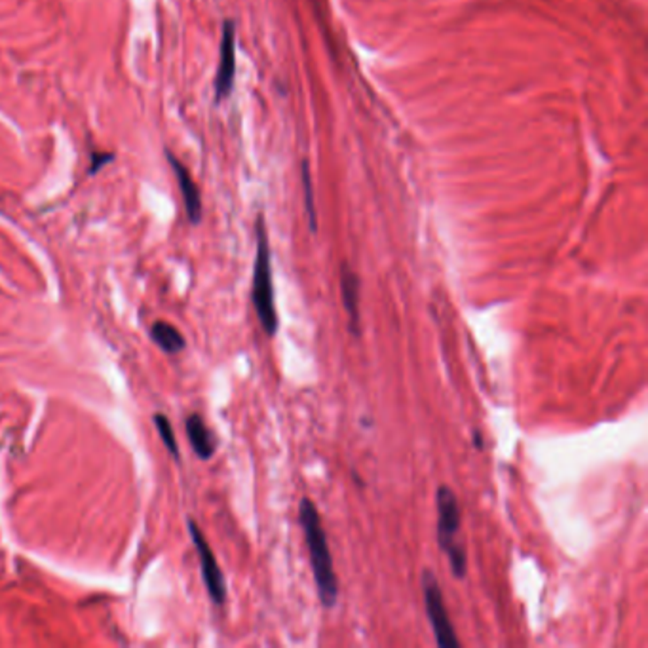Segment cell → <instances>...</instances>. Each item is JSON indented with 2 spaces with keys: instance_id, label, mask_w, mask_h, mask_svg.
Returning <instances> with one entry per match:
<instances>
[{
  "instance_id": "1",
  "label": "cell",
  "mask_w": 648,
  "mask_h": 648,
  "mask_svg": "<svg viewBox=\"0 0 648 648\" xmlns=\"http://www.w3.org/2000/svg\"><path fill=\"white\" fill-rule=\"evenodd\" d=\"M299 523L304 531L310 566H312L320 603L323 605V609H333L336 599H339V578L335 573L328 533L323 529L318 506L306 496L299 502Z\"/></svg>"
},
{
  "instance_id": "2",
  "label": "cell",
  "mask_w": 648,
  "mask_h": 648,
  "mask_svg": "<svg viewBox=\"0 0 648 648\" xmlns=\"http://www.w3.org/2000/svg\"><path fill=\"white\" fill-rule=\"evenodd\" d=\"M255 240H257V251H255V263H253L251 303L255 312H257L263 331L268 336H274L280 328V318L276 310L273 255H270L268 231L263 215H259L257 225H255Z\"/></svg>"
},
{
  "instance_id": "3",
  "label": "cell",
  "mask_w": 648,
  "mask_h": 648,
  "mask_svg": "<svg viewBox=\"0 0 648 648\" xmlns=\"http://www.w3.org/2000/svg\"><path fill=\"white\" fill-rule=\"evenodd\" d=\"M436 508H438V546L447 556L451 573L454 578H466L468 571V553L464 544L458 540L461 533V504L454 491L447 485H439L436 491Z\"/></svg>"
},
{
  "instance_id": "4",
  "label": "cell",
  "mask_w": 648,
  "mask_h": 648,
  "mask_svg": "<svg viewBox=\"0 0 648 648\" xmlns=\"http://www.w3.org/2000/svg\"><path fill=\"white\" fill-rule=\"evenodd\" d=\"M421 588H423L426 616L431 626V631H434L436 643L441 648H458L461 646V641L456 637L447 605H445L439 580L430 569H424L421 576Z\"/></svg>"
},
{
  "instance_id": "5",
  "label": "cell",
  "mask_w": 648,
  "mask_h": 648,
  "mask_svg": "<svg viewBox=\"0 0 648 648\" xmlns=\"http://www.w3.org/2000/svg\"><path fill=\"white\" fill-rule=\"evenodd\" d=\"M188 531H191L194 548L198 551V559H200V566H202V578H204L206 589L209 593V597L215 605H225L226 603V580L225 574L221 571V566L217 563V557L209 546V542L206 540L204 533L200 531V526L196 525L194 519H188Z\"/></svg>"
},
{
  "instance_id": "6",
  "label": "cell",
  "mask_w": 648,
  "mask_h": 648,
  "mask_svg": "<svg viewBox=\"0 0 648 648\" xmlns=\"http://www.w3.org/2000/svg\"><path fill=\"white\" fill-rule=\"evenodd\" d=\"M236 76V27L234 21L226 20L223 25L221 48H219V65L215 75V101H223L234 88Z\"/></svg>"
},
{
  "instance_id": "7",
  "label": "cell",
  "mask_w": 648,
  "mask_h": 648,
  "mask_svg": "<svg viewBox=\"0 0 648 648\" xmlns=\"http://www.w3.org/2000/svg\"><path fill=\"white\" fill-rule=\"evenodd\" d=\"M341 299L348 318V331L352 336H360V276L346 261L339 270Z\"/></svg>"
},
{
  "instance_id": "8",
  "label": "cell",
  "mask_w": 648,
  "mask_h": 648,
  "mask_svg": "<svg viewBox=\"0 0 648 648\" xmlns=\"http://www.w3.org/2000/svg\"><path fill=\"white\" fill-rule=\"evenodd\" d=\"M166 154H168V162H170L171 168H173L175 178H178V183H179V191L183 194L186 217H188V221H191L193 225H198L200 219H202V198H200L198 186H196V183L193 179L191 171H188L181 164V162L178 158H175L170 151Z\"/></svg>"
},
{
  "instance_id": "9",
  "label": "cell",
  "mask_w": 648,
  "mask_h": 648,
  "mask_svg": "<svg viewBox=\"0 0 648 648\" xmlns=\"http://www.w3.org/2000/svg\"><path fill=\"white\" fill-rule=\"evenodd\" d=\"M186 436H188V443H191V447L200 461H209V458L215 454V449H217V439H215L213 431L208 428L204 418H202L200 415H196V413L188 415Z\"/></svg>"
},
{
  "instance_id": "10",
  "label": "cell",
  "mask_w": 648,
  "mask_h": 648,
  "mask_svg": "<svg viewBox=\"0 0 648 648\" xmlns=\"http://www.w3.org/2000/svg\"><path fill=\"white\" fill-rule=\"evenodd\" d=\"M151 336H153V341L158 344V348L164 350L166 354H179L186 346L183 333L164 320H158L153 323Z\"/></svg>"
},
{
  "instance_id": "11",
  "label": "cell",
  "mask_w": 648,
  "mask_h": 648,
  "mask_svg": "<svg viewBox=\"0 0 648 648\" xmlns=\"http://www.w3.org/2000/svg\"><path fill=\"white\" fill-rule=\"evenodd\" d=\"M301 179H303V191H304V208H306V215H308V226H310V233L316 234L318 233V213H316V206H314L312 178H310V170H308L306 162L303 164Z\"/></svg>"
},
{
  "instance_id": "12",
  "label": "cell",
  "mask_w": 648,
  "mask_h": 648,
  "mask_svg": "<svg viewBox=\"0 0 648 648\" xmlns=\"http://www.w3.org/2000/svg\"><path fill=\"white\" fill-rule=\"evenodd\" d=\"M153 421H154V426L158 430L162 441H164V445H166V449L170 451V454H173L179 461V445H178V439H175V431H173L170 418L166 415L156 413L153 416Z\"/></svg>"
},
{
  "instance_id": "13",
  "label": "cell",
  "mask_w": 648,
  "mask_h": 648,
  "mask_svg": "<svg viewBox=\"0 0 648 648\" xmlns=\"http://www.w3.org/2000/svg\"><path fill=\"white\" fill-rule=\"evenodd\" d=\"M474 445H476V449H478V451H483V447H485L483 436H481V431H479V430H474Z\"/></svg>"
}]
</instances>
